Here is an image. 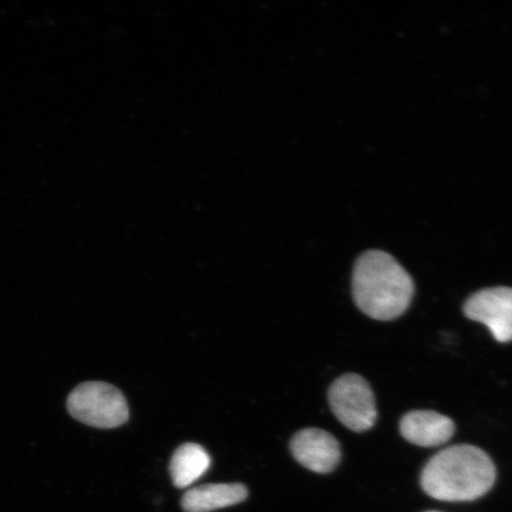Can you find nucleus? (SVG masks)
Listing matches in <instances>:
<instances>
[{"instance_id":"8","label":"nucleus","mask_w":512,"mask_h":512,"mask_svg":"<svg viewBox=\"0 0 512 512\" xmlns=\"http://www.w3.org/2000/svg\"><path fill=\"white\" fill-rule=\"evenodd\" d=\"M248 496L242 484H208L190 489L182 498L185 512H211L233 507Z\"/></svg>"},{"instance_id":"7","label":"nucleus","mask_w":512,"mask_h":512,"mask_svg":"<svg viewBox=\"0 0 512 512\" xmlns=\"http://www.w3.org/2000/svg\"><path fill=\"white\" fill-rule=\"evenodd\" d=\"M402 437L421 447L444 445L456 432L454 422L443 414L433 411H413L400 422Z\"/></svg>"},{"instance_id":"1","label":"nucleus","mask_w":512,"mask_h":512,"mask_svg":"<svg viewBox=\"0 0 512 512\" xmlns=\"http://www.w3.org/2000/svg\"><path fill=\"white\" fill-rule=\"evenodd\" d=\"M496 482V466L480 448L456 445L434 456L421 473L428 496L444 502H470L488 494Z\"/></svg>"},{"instance_id":"5","label":"nucleus","mask_w":512,"mask_h":512,"mask_svg":"<svg viewBox=\"0 0 512 512\" xmlns=\"http://www.w3.org/2000/svg\"><path fill=\"white\" fill-rule=\"evenodd\" d=\"M464 315L488 326L499 343L512 341V288L494 287L479 291L464 305Z\"/></svg>"},{"instance_id":"2","label":"nucleus","mask_w":512,"mask_h":512,"mask_svg":"<svg viewBox=\"0 0 512 512\" xmlns=\"http://www.w3.org/2000/svg\"><path fill=\"white\" fill-rule=\"evenodd\" d=\"M352 293L358 309L386 322L407 311L414 296V281L392 255L368 251L356 261Z\"/></svg>"},{"instance_id":"3","label":"nucleus","mask_w":512,"mask_h":512,"mask_svg":"<svg viewBox=\"0 0 512 512\" xmlns=\"http://www.w3.org/2000/svg\"><path fill=\"white\" fill-rule=\"evenodd\" d=\"M67 408L74 419L96 428L126 424L130 409L123 393L105 382H85L69 394Z\"/></svg>"},{"instance_id":"4","label":"nucleus","mask_w":512,"mask_h":512,"mask_svg":"<svg viewBox=\"0 0 512 512\" xmlns=\"http://www.w3.org/2000/svg\"><path fill=\"white\" fill-rule=\"evenodd\" d=\"M329 403L336 418L351 431L362 433L375 425V395L360 375L338 377L329 389Z\"/></svg>"},{"instance_id":"10","label":"nucleus","mask_w":512,"mask_h":512,"mask_svg":"<svg viewBox=\"0 0 512 512\" xmlns=\"http://www.w3.org/2000/svg\"><path fill=\"white\" fill-rule=\"evenodd\" d=\"M428 512H439V511H428Z\"/></svg>"},{"instance_id":"9","label":"nucleus","mask_w":512,"mask_h":512,"mask_svg":"<svg viewBox=\"0 0 512 512\" xmlns=\"http://www.w3.org/2000/svg\"><path fill=\"white\" fill-rule=\"evenodd\" d=\"M211 458L201 445L188 443L179 446L172 456L170 473L179 489L188 488L210 469Z\"/></svg>"},{"instance_id":"6","label":"nucleus","mask_w":512,"mask_h":512,"mask_svg":"<svg viewBox=\"0 0 512 512\" xmlns=\"http://www.w3.org/2000/svg\"><path fill=\"white\" fill-rule=\"evenodd\" d=\"M290 448L299 464L316 473L332 472L341 462V446L334 435L318 428L298 432L292 438Z\"/></svg>"}]
</instances>
